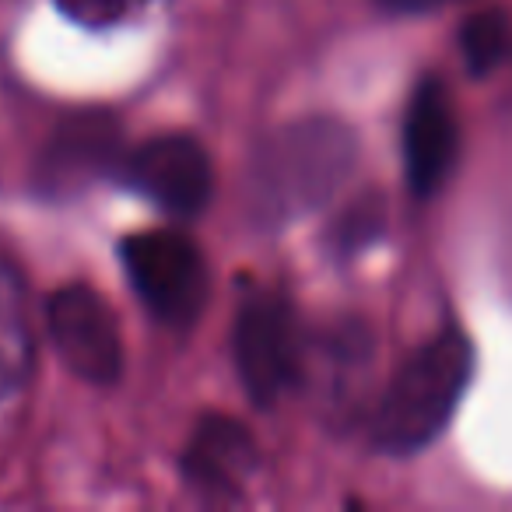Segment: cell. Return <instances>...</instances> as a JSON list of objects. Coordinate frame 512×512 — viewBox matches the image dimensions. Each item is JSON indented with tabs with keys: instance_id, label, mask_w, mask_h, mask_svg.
<instances>
[{
	"instance_id": "obj_1",
	"label": "cell",
	"mask_w": 512,
	"mask_h": 512,
	"mask_svg": "<svg viewBox=\"0 0 512 512\" xmlns=\"http://www.w3.org/2000/svg\"><path fill=\"white\" fill-rule=\"evenodd\" d=\"M358 141L337 120H299L274 130L249 169L253 211L267 225H288L327 204L355 169Z\"/></svg>"
},
{
	"instance_id": "obj_2",
	"label": "cell",
	"mask_w": 512,
	"mask_h": 512,
	"mask_svg": "<svg viewBox=\"0 0 512 512\" xmlns=\"http://www.w3.org/2000/svg\"><path fill=\"white\" fill-rule=\"evenodd\" d=\"M474 372V348L460 330L432 337L397 372L376 414V442L386 453H414L446 428Z\"/></svg>"
},
{
	"instance_id": "obj_3",
	"label": "cell",
	"mask_w": 512,
	"mask_h": 512,
	"mask_svg": "<svg viewBox=\"0 0 512 512\" xmlns=\"http://www.w3.org/2000/svg\"><path fill=\"white\" fill-rule=\"evenodd\" d=\"M141 302L169 327H190L207 302V267L197 242L183 232H134L120 246Z\"/></svg>"
},
{
	"instance_id": "obj_4",
	"label": "cell",
	"mask_w": 512,
	"mask_h": 512,
	"mask_svg": "<svg viewBox=\"0 0 512 512\" xmlns=\"http://www.w3.org/2000/svg\"><path fill=\"white\" fill-rule=\"evenodd\" d=\"M235 365L256 404H278L302 372V348L288 302L274 292H256L242 302L235 320Z\"/></svg>"
},
{
	"instance_id": "obj_5",
	"label": "cell",
	"mask_w": 512,
	"mask_h": 512,
	"mask_svg": "<svg viewBox=\"0 0 512 512\" xmlns=\"http://www.w3.org/2000/svg\"><path fill=\"white\" fill-rule=\"evenodd\" d=\"M53 348L60 362L78 379L106 386L120 379L123 369V341L116 327L113 309L99 292L85 285H67L50 299L46 309Z\"/></svg>"
},
{
	"instance_id": "obj_6",
	"label": "cell",
	"mask_w": 512,
	"mask_h": 512,
	"mask_svg": "<svg viewBox=\"0 0 512 512\" xmlns=\"http://www.w3.org/2000/svg\"><path fill=\"white\" fill-rule=\"evenodd\" d=\"M123 179L151 204L179 218L204 211L214 190L211 158L190 134H162L144 141L123 162Z\"/></svg>"
},
{
	"instance_id": "obj_7",
	"label": "cell",
	"mask_w": 512,
	"mask_h": 512,
	"mask_svg": "<svg viewBox=\"0 0 512 512\" xmlns=\"http://www.w3.org/2000/svg\"><path fill=\"white\" fill-rule=\"evenodd\" d=\"M456 148H460V130H456L446 85L439 78H425L411 95L404 120L407 183L418 197H432L442 190L456 165Z\"/></svg>"
},
{
	"instance_id": "obj_8",
	"label": "cell",
	"mask_w": 512,
	"mask_h": 512,
	"mask_svg": "<svg viewBox=\"0 0 512 512\" xmlns=\"http://www.w3.org/2000/svg\"><path fill=\"white\" fill-rule=\"evenodd\" d=\"M256 470V442L239 421L211 414L193 428L183 449V477L204 495L232 498Z\"/></svg>"
},
{
	"instance_id": "obj_9",
	"label": "cell",
	"mask_w": 512,
	"mask_h": 512,
	"mask_svg": "<svg viewBox=\"0 0 512 512\" xmlns=\"http://www.w3.org/2000/svg\"><path fill=\"white\" fill-rule=\"evenodd\" d=\"M32 372V327L22 278L0 264V400L15 397Z\"/></svg>"
},
{
	"instance_id": "obj_10",
	"label": "cell",
	"mask_w": 512,
	"mask_h": 512,
	"mask_svg": "<svg viewBox=\"0 0 512 512\" xmlns=\"http://www.w3.org/2000/svg\"><path fill=\"white\" fill-rule=\"evenodd\" d=\"M116 130L106 120H81L74 127H64L50 151V162L57 172H95L113 158ZM64 176V179H67Z\"/></svg>"
},
{
	"instance_id": "obj_11",
	"label": "cell",
	"mask_w": 512,
	"mask_h": 512,
	"mask_svg": "<svg viewBox=\"0 0 512 512\" xmlns=\"http://www.w3.org/2000/svg\"><path fill=\"white\" fill-rule=\"evenodd\" d=\"M463 60L474 74H488L512 53V18L505 11H481L460 29Z\"/></svg>"
},
{
	"instance_id": "obj_12",
	"label": "cell",
	"mask_w": 512,
	"mask_h": 512,
	"mask_svg": "<svg viewBox=\"0 0 512 512\" xmlns=\"http://www.w3.org/2000/svg\"><path fill=\"white\" fill-rule=\"evenodd\" d=\"M64 18L81 29H113V25L134 18L148 0H53Z\"/></svg>"
},
{
	"instance_id": "obj_13",
	"label": "cell",
	"mask_w": 512,
	"mask_h": 512,
	"mask_svg": "<svg viewBox=\"0 0 512 512\" xmlns=\"http://www.w3.org/2000/svg\"><path fill=\"white\" fill-rule=\"evenodd\" d=\"M372 235H379V200H358L337 225V239H341L344 249H355L369 242Z\"/></svg>"
},
{
	"instance_id": "obj_14",
	"label": "cell",
	"mask_w": 512,
	"mask_h": 512,
	"mask_svg": "<svg viewBox=\"0 0 512 512\" xmlns=\"http://www.w3.org/2000/svg\"><path fill=\"white\" fill-rule=\"evenodd\" d=\"M383 8H390V11H404V15H414V11H428V8H435L439 0H379Z\"/></svg>"
}]
</instances>
